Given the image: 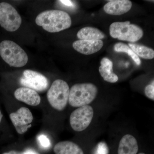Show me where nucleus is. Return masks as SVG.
<instances>
[{
	"instance_id": "9b49d317",
	"label": "nucleus",
	"mask_w": 154,
	"mask_h": 154,
	"mask_svg": "<svg viewBox=\"0 0 154 154\" xmlns=\"http://www.w3.org/2000/svg\"><path fill=\"white\" fill-rule=\"evenodd\" d=\"M16 99L30 106H36L41 102V98L37 92L30 88H20L14 92Z\"/></svg>"
},
{
	"instance_id": "dca6fc26",
	"label": "nucleus",
	"mask_w": 154,
	"mask_h": 154,
	"mask_svg": "<svg viewBox=\"0 0 154 154\" xmlns=\"http://www.w3.org/2000/svg\"><path fill=\"white\" fill-rule=\"evenodd\" d=\"M77 37L80 40H101L105 38V34L99 29L86 27L79 30Z\"/></svg>"
},
{
	"instance_id": "7ed1b4c3",
	"label": "nucleus",
	"mask_w": 154,
	"mask_h": 154,
	"mask_svg": "<svg viewBox=\"0 0 154 154\" xmlns=\"http://www.w3.org/2000/svg\"><path fill=\"white\" fill-rule=\"evenodd\" d=\"M97 94V87L92 83L75 84L70 90L69 104L75 107L88 105L95 99Z\"/></svg>"
},
{
	"instance_id": "4468645a",
	"label": "nucleus",
	"mask_w": 154,
	"mask_h": 154,
	"mask_svg": "<svg viewBox=\"0 0 154 154\" xmlns=\"http://www.w3.org/2000/svg\"><path fill=\"white\" fill-rule=\"evenodd\" d=\"M54 152L55 154H84L79 146L70 141L58 143L54 148Z\"/></svg>"
},
{
	"instance_id": "a878e982",
	"label": "nucleus",
	"mask_w": 154,
	"mask_h": 154,
	"mask_svg": "<svg viewBox=\"0 0 154 154\" xmlns=\"http://www.w3.org/2000/svg\"><path fill=\"white\" fill-rule=\"evenodd\" d=\"M139 154H145L144 153H139Z\"/></svg>"
},
{
	"instance_id": "f03ea898",
	"label": "nucleus",
	"mask_w": 154,
	"mask_h": 154,
	"mask_svg": "<svg viewBox=\"0 0 154 154\" xmlns=\"http://www.w3.org/2000/svg\"><path fill=\"white\" fill-rule=\"evenodd\" d=\"M0 56L10 66L15 67L25 66L28 60L25 51L11 40H3L0 43Z\"/></svg>"
},
{
	"instance_id": "a211bd4d",
	"label": "nucleus",
	"mask_w": 154,
	"mask_h": 154,
	"mask_svg": "<svg viewBox=\"0 0 154 154\" xmlns=\"http://www.w3.org/2000/svg\"><path fill=\"white\" fill-rule=\"evenodd\" d=\"M114 50L116 52L126 53L131 57L137 65L140 64L141 60L140 58L127 45L122 42L116 43L114 45Z\"/></svg>"
},
{
	"instance_id": "423d86ee",
	"label": "nucleus",
	"mask_w": 154,
	"mask_h": 154,
	"mask_svg": "<svg viewBox=\"0 0 154 154\" xmlns=\"http://www.w3.org/2000/svg\"><path fill=\"white\" fill-rule=\"evenodd\" d=\"M22 19L17 10L9 3H0V25L9 31L14 32L19 29Z\"/></svg>"
},
{
	"instance_id": "6e6552de",
	"label": "nucleus",
	"mask_w": 154,
	"mask_h": 154,
	"mask_svg": "<svg viewBox=\"0 0 154 154\" xmlns=\"http://www.w3.org/2000/svg\"><path fill=\"white\" fill-rule=\"evenodd\" d=\"M19 82L25 88L38 92L45 91L49 86V82L46 77L38 72L29 69L23 72Z\"/></svg>"
},
{
	"instance_id": "20e7f679",
	"label": "nucleus",
	"mask_w": 154,
	"mask_h": 154,
	"mask_svg": "<svg viewBox=\"0 0 154 154\" xmlns=\"http://www.w3.org/2000/svg\"><path fill=\"white\" fill-rule=\"evenodd\" d=\"M111 37L120 40L135 42L143 36L142 29L137 25L130 24V22H115L110 27Z\"/></svg>"
},
{
	"instance_id": "412c9836",
	"label": "nucleus",
	"mask_w": 154,
	"mask_h": 154,
	"mask_svg": "<svg viewBox=\"0 0 154 154\" xmlns=\"http://www.w3.org/2000/svg\"><path fill=\"white\" fill-rule=\"evenodd\" d=\"M146 96L151 100H154V81L150 85H148L145 89Z\"/></svg>"
},
{
	"instance_id": "aec40b11",
	"label": "nucleus",
	"mask_w": 154,
	"mask_h": 154,
	"mask_svg": "<svg viewBox=\"0 0 154 154\" xmlns=\"http://www.w3.org/2000/svg\"><path fill=\"white\" fill-rule=\"evenodd\" d=\"M38 140L40 145L43 148H48L50 146V141L45 135L41 134L38 136Z\"/></svg>"
},
{
	"instance_id": "b1692460",
	"label": "nucleus",
	"mask_w": 154,
	"mask_h": 154,
	"mask_svg": "<svg viewBox=\"0 0 154 154\" xmlns=\"http://www.w3.org/2000/svg\"><path fill=\"white\" fill-rule=\"evenodd\" d=\"M24 152L25 154H38L35 151L30 149H28L26 150Z\"/></svg>"
},
{
	"instance_id": "6ab92c4d",
	"label": "nucleus",
	"mask_w": 154,
	"mask_h": 154,
	"mask_svg": "<svg viewBox=\"0 0 154 154\" xmlns=\"http://www.w3.org/2000/svg\"><path fill=\"white\" fill-rule=\"evenodd\" d=\"M109 149L107 144L104 142L99 143L96 146L94 154H108Z\"/></svg>"
},
{
	"instance_id": "f3484780",
	"label": "nucleus",
	"mask_w": 154,
	"mask_h": 154,
	"mask_svg": "<svg viewBox=\"0 0 154 154\" xmlns=\"http://www.w3.org/2000/svg\"><path fill=\"white\" fill-rule=\"evenodd\" d=\"M129 47L138 56L145 59H152L154 57L153 50L143 45L129 43Z\"/></svg>"
},
{
	"instance_id": "2eb2a0df",
	"label": "nucleus",
	"mask_w": 154,
	"mask_h": 154,
	"mask_svg": "<svg viewBox=\"0 0 154 154\" xmlns=\"http://www.w3.org/2000/svg\"><path fill=\"white\" fill-rule=\"evenodd\" d=\"M99 72L104 80L106 82L114 83L118 81V77L113 72V63L107 58H103L101 60Z\"/></svg>"
},
{
	"instance_id": "ddd939ff",
	"label": "nucleus",
	"mask_w": 154,
	"mask_h": 154,
	"mask_svg": "<svg viewBox=\"0 0 154 154\" xmlns=\"http://www.w3.org/2000/svg\"><path fill=\"white\" fill-rule=\"evenodd\" d=\"M138 146L135 138L130 134L124 135L119 142L118 154H137Z\"/></svg>"
},
{
	"instance_id": "0eeeda50",
	"label": "nucleus",
	"mask_w": 154,
	"mask_h": 154,
	"mask_svg": "<svg viewBox=\"0 0 154 154\" xmlns=\"http://www.w3.org/2000/svg\"><path fill=\"white\" fill-rule=\"evenodd\" d=\"M94 115L93 107L90 105L79 107L74 110L70 116L71 126L75 131H83L91 124Z\"/></svg>"
},
{
	"instance_id": "5701e85b",
	"label": "nucleus",
	"mask_w": 154,
	"mask_h": 154,
	"mask_svg": "<svg viewBox=\"0 0 154 154\" xmlns=\"http://www.w3.org/2000/svg\"><path fill=\"white\" fill-rule=\"evenodd\" d=\"M2 154H25L24 152L17 151H10L7 152H5Z\"/></svg>"
},
{
	"instance_id": "39448f33",
	"label": "nucleus",
	"mask_w": 154,
	"mask_h": 154,
	"mask_svg": "<svg viewBox=\"0 0 154 154\" xmlns=\"http://www.w3.org/2000/svg\"><path fill=\"white\" fill-rule=\"evenodd\" d=\"M69 91L68 85L65 81L55 80L47 92V99L49 104L56 110H63L68 102Z\"/></svg>"
},
{
	"instance_id": "393cba45",
	"label": "nucleus",
	"mask_w": 154,
	"mask_h": 154,
	"mask_svg": "<svg viewBox=\"0 0 154 154\" xmlns=\"http://www.w3.org/2000/svg\"><path fill=\"white\" fill-rule=\"evenodd\" d=\"M3 117V114L1 112V110H0V123H1V121H2V119Z\"/></svg>"
},
{
	"instance_id": "f257e3e1",
	"label": "nucleus",
	"mask_w": 154,
	"mask_h": 154,
	"mask_svg": "<svg viewBox=\"0 0 154 154\" xmlns=\"http://www.w3.org/2000/svg\"><path fill=\"white\" fill-rule=\"evenodd\" d=\"M38 26L50 33H56L67 29L72 24L71 17L66 12L49 10L42 12L35 19Z\"/></svg>"
},
{
	"instance_id": "f8f14e48",
	"label": "nucleus",
	"mask_w": 154,
	"mask_h": 154,
	"mask_svg": "<svg viewBox=\"0 0 154 154\" xmlns=\"http://www.w3.org/2000/svg\"><path fill=\"white\" fill-rule=\"evenodd\" d=\"M132 7V3L128 0L110 1L104 7L107 14L114 16H119L128 12Z\"/></svg>"
},
{
	"instance_id": "1a4fd4ad",
	"label": "nucleus",
	"mask_w": 154,
	"mask_h": 154,
	"mask_svg": "<svg viewBox=\"0 0 154 154\" xmlns=\"http://www.w3.org/2000/svg\"><path fill=\"white\" fill-rule=\"evenodd\" d=\"M10 118L16 131L19 134H22L28 131L31 126L33 116L28 108L22 107L16 112L11 113Z\"/></svg>"
},
{
	"instance_id": "9d476101",
	"label": "nucleus",
	"mask_w": 154,
	"mask_h": 154,
	"mask_svg": "<svg viewBox=\"0 0 154 154\" xmlns=\"http://www.w3.org/2000/svg\"><path fill=\"white\" fill-rule=\"evenodd\" d=\"M104 45L102 40H79L73 43V48L78 52L90 55L98 52Z\"/></svg>"
},
{
	"instance_id": "4be33fe9",
	"label": "nucleus",
	"mask_w": 154,
	"mask_h": 154,
	"mask_svg": "<svg viewBox=\"0 0 154 154\" xmlns=\"http://www.w3.org/2000/svg\"><path fill=\"white\" fill-rule=\"evenodd\" d=\"M60 2L64 5L68 7H72L73 6V3L71 1H60Z\"/></svg>"
}]
</instances>
